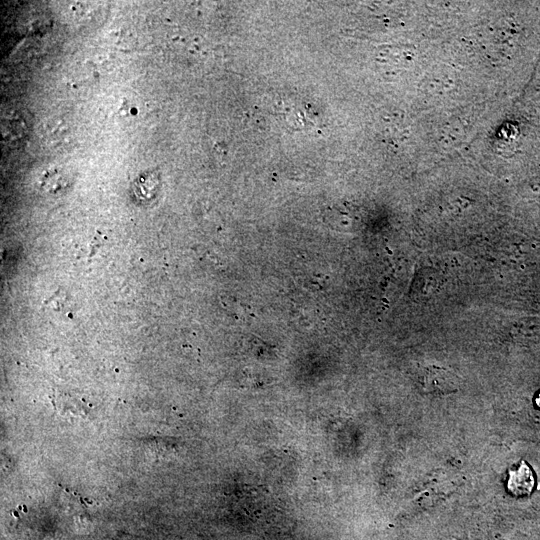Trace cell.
<instances>
[{
  "label": "cell",
  "instance_id": "7a4b0ae2",
  "mask_svg": "<svg viewBox=\"0 0 540 540\" xmlns=\"http://www.w3.org/2000/svg\"><path fill=\"white\" fill-rule=\"evenodd\" d=\"M535 485V479L530 467L522 461L515 470L509 471L507 487L510 493L515 496L529 495Z\"/></svg>",
  "mask_w": 540,
  "mask_h": 540
},
{
  "label": "cell",
  "instance_id": "6da1fadb",
  "mask_svg": "<svg viewBox=\"0 0 540 540\" xmlns=\"http://www.w3.org/2000/svg\"><path fill=\"white\" fill-rule=\"evenodd\" d=\"M420 389L425 394L446 395L454 393L460 385L459 377L449 369L429 366L418 377Z\"/></svg>",
  "mask_w": 540,
  "mask_h": 540
}]
</instances>
